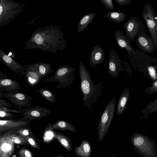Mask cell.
Segmentation results:
<instances>
[{
    "instance_id": "obj_1",
    "label": "cell",
    "mask_w": 157,
    "mask_h": 157,
    "mask_svg": "<svg viewBox=\"0 0 157 157\" xmlns=\"http://www.w3.org/2000/svg\"><path fill=\"white\" fill-rule=\"evenodd\" d=\"M79 68L83 105L84 107L90 108L102 95L104 87L102 85L101 80L96 84L93 83L90 72L82 61L79 63Z\"/></svg>"
},
{
    "instance_id": "obj_2",
    "label": "cell",
    "mask_w": 157,
    "mask_h": 157,
    "mask_svg": "<svg viewBox=\"0 0 157 157\" xmlns=\"http://www.w3.org/2000/svg\"><path fill=\"white\" fill-rule=\"evenodd\" d=\"M132 146L141 157H157V146L155 141L147 136L134 132L131 137Z\"/></svg>"
},
{
    "instance_id": "obj_3",
    "label": "cell",
    "mask_w": 157,
    "mask_h": 157,
    "mask_svg": "<svg viewBox=\"0 0 157 157\" xmlns=\"http://www.w3.org/2000/svg\"><path fill=\"white\" fill-rule=\"evenodd\" d=\"M75 69L68 65L59 66L54 75L46 79L45 82H58L56 86L58 90L68 87L75 79Z\"/></svg>"
},
{
    "instance_id": "obj_4",
    "label": "cell",
    "mask_w": 157,
    "mask_h": 157,
    "mask_svg": "<svg viewBox=\"0 0 157 157\" xmlns=\"http://www.w3.org/2000/svg\"><path fill=\"white\" fill-rule=\"evenodd\" d=\"M116 102L114 96L106 106L99 121L97 131L99 142L103 141L109 130L115 110Z\"/></svg>"
},
{
    "instance_id": "obj_5",
    "label": "cell",
    "mask_w": 157,
    "mask_h": 157,
    "mask_svg": "<svg viewBox=\"0 0 157 157\" xmlns=\"http://www.w3.org/2000/svg\"><path fill=\"white\" fill-rule=\"evenodd\" d=\"M142 16L153 39L155 50L157 51V13L152 6L147 3L144 6Z\"/></svg>"
},
{
    "instance_id": "obj_6",
    "label": "cell",
    "mask_w": 157,
    "mask_h": 157,
    "mask_svg": "<svg viewBox=\"0 0 157 157\" xmlns=\"http://www.w3.org/2000/svg\"><path fill=\"white\" fill-rule=\"evenodd\" d=\"M126 35L130 40L133 41L139 35H147L145 27L142 21L137 17L132 16L124 24Z\"/></svg>"
},
{
    "instance_id": "obj_7",
    "label": "cell",
    "mask_w": 157,
    "mask_h": 157,
    "mask_svg": "<svg viewBox=\"0 0 157 157\" xmlns=\"http://www.w3.org/2000/svg\"><path fill=\"white\" fill-rule=\"evenodd\" d=\"M2 96L10 101L14 105V107L18 110L32 105L33 98L29 95L20 92L15 93H3Z\"/></svg>"
},
{
    "instance_id": "obj_8",
    "label": "cell",
    "mask_w": 157,
    "mask_h": 157,
    "mask_svg": "<svg viewBox=\"0 0 157 157\" xmlns=\"http://www.w3.org/2000/svg\"><path fill=\"white\" fill-rule=\"evenodd\" d=\"M23 115V118L39 121L52 113L49 109L40 106L30 107L19 110Z\"/></svg>"
},
{
    "instance_id": "obj_9",
    "label": "cell",
    "mask_w": 157,
    "mask_h": 157,
    "mask_svg": "<svg viewBox=\"0 0 157 157\" xmlns=\"http://www.w3.org/2000/svg\"><path fill=\"white\" fill-rule=\"evenodd\" d=\"M108 70L113 79L118 77L120 71H124L120 57L113 48L109 52Z\"/></svg>"
},
{
    "instance_id": "obj_10",
    "label": "cell",
    "mask_w": 157,
    "mask_h": 157,
    "mask_svg": "<svg viewBox=\"0 0 157 157\" xmlns=\"http://www.w3.org/2000/svg\"><path fill=\"white\" fill-rule=\"evenodd\" d=\"M31 120L24 119L22 117L19 119L12 120H0V133L9 131L21 127L29 126L33 122Z\"/></svg>"
},
{
    "instance_id": "obj_11",
    "label": "cell",
    "mask_w": 157,
    "mask_h": 157,
    "mask_svg": "<svg viewBox=\"0 0 157 157\" xmlns=\"http://www.w3.org/2000/svg\"><path fill=\"white\" fill-rule=\"evenodd\" d=\"M114 36L119 47L121 48L125 49L129 56L132 57L134 56L136 52L131 41L126 35L124 34L123 32L119 29L115 30Z\"/></svg>"
},
{
    "instance_id": "obj_12",
    "label": "cell",
    "mask_w": 157,
    "mask_h": 157,
    "mask_svg": "<svg viewBox=\"0 0 157 157\" xmlns=\"http://www.w3.org/2000/svg\"><path fill=\"white\" fill-rule=\"evenodd\" d=\"M105 56V51L98 42L93 47L90 56L89 66L92 68L96 69L97 65L104 61Z\"/></svg>"
},
{
    "instance_id": "obj_13",
    "label": "cell",
    "mask_w": 157,
    "mask_h": 157,
    "mask_svg": "<svg viewBox=\"0 0 157 157\" xmlns=\"http://www.w3.org/2000/svg\"><path fill=\"white\" fill-rule=\"evenodd\" d=\"M21 84L15 80L10 78H5L0 79V98L2 99V92L6 91L8 93H15L19 92L21 90Z\"/></svg>"
},
{
    "instance_id": "obj_14",
    "label": "cell",
    "mask_w": 157,
    "mask_h": 157,
    "mask_svg": "<svg viewBox=\"0 0 157 157\" xmlns=\"http://www.w3.org/2000/svg\"><path fill=\"white\" fill-rule=\"evenodd\" d=\"M137 46L143 51L148 53H152L155 50L153 39L150 34L147 35H139L136 40Z\"/></svg>"
},
{
    "instance_id": "obj_15",
    "label": "cell",
    "mask_w": 157,
    "mask_h": 157,
    "mask_svg": "<svg viewBox=\"0 0 157 157\" xmlns=\"http://www.w3.org/2000/svg\"><path fill=\"white\" fill-rule=\"evenodd\" d=\"M25 71H30L37 74L41 79L52 73L54 70L51 67V64L43 63H37L25 65Z\"/></svg>"
},
{
    "instance_id": "obj_16",
    "label": "cell",
    "mask_w": 157,
    "mask_h": 157,
    "mask_svg": "<svg viewBox=\"0 0 157 157\" xmlns=\"http://www.w3.org/2000/svg\"><path fill=\"white\" fill-rule=\"evenodd\" d=\"M2 61L5 65L19 76H23L25 78L26 72L24 67L21 64L16 62L9 56L3 55Z\"/></svg>"
},
{
    "instance_id": "obj_17",
    "label": "cell",
    "mask_w": 157,
    "mask_h": 157,
    "mask_svg": "<svg viewBox=\"0 0 157 157\" xmlns=\"http://www.w3.org/2000/svg\"><path fill=\"white\" fill-rule=\"evenodd\" d=\"M46 129L49 131L54 129L60 130H69L73 132H76L77 130L71 123L63 120H59L53 124L48 123Z\"/></svg>"
},
{
    "instance_id": "obj_18",
    "label": "cell",
    "mask_w": 157,
    "mask_h": 157,
    "mask_svg": "<svg viewBox=\"0 0 157 157\" xmlns=\"http://www.w3.org/2000/svg\"><path fill=\"white\" fill-rule=\"evenodd\" d=\"M14 149V143L0 137V157H10Z\"/></svg>"
},
{
    "instance_id": "obj_19",
    "label": "cell",
    "mask_w": 157,
    "mask_h": 157,
    "mask_svg": "<svg viewBox=\"0 0 157 157\" xmlns=\"http://www.w3.org/2000/svg\"><path fill=\"white\" fill-rule=\"evenodd\" d=\"M130 90L126 87L122 91L117 107V114L120 116L123 114L128 103L130 98Z\"/></svg>"
},
{
    "instance_id": "obj_20",
    "label": "cell",
    "mask_w": 157,
    "mask_h": 157,
    "mask_svg": "<svg viewBox=\"0 0 157 157\" xmlns=\"http://www.w3.org/2000/svg\"><path fill=\"white\" fill-rule=\"evenodd\" d=\"M0 136L10 140L12 142L20 145H29L25 136L16 134L10 130L2 133Z\"/></svg>"
},
{
    "instance_id": "obj_21",
    "label": "cell",
    "mask_w": 157,
    "mask_h": 157,
    "mask_svg": "<svg viewBox=\"0 0 157 157\" xmlns=\"http://www.w3.org/2000/svg\"><path fill=\"white\" fill-rule=\"evenodd\" d=\"M74 151L76 155L79 157H90L92 148L88 141L84 140L80 145L74 147Z\"/></svg>"
},
{
    "instance_id": "obj_22",
    "label": "cell",
    "mask_w": 157,
    "mask_h": 157,
    "mask_svg": "<svg viewBox=\"0 0 157 157\" xmlns=\"http://www.w3.org/2000/svg\"><path fill=\"white\" fill-rule=\"evenodd\" d=\"M95 17V13L91 12L85 15L78 23L77 29L79 34L85 29L88 25L93 21Z\"/></svg>"
},
{
    "instance_id": "obj_23",
    "label": "cell",
    "mask_w": 157,
    "mask_h": 157,
    "mask_svg": "<svg viewBox=\"0 0 157 157\" xmlns=\"http://www.w3.org/2000/svg\"><path fill=\"white\" fill-rule=\"evenodd\" d=\"M54 137L56 139L61 145L68 151H71L72 143L71 140L67 137L60 133L53 132Z\"/></svg>"
},
{
    "instance_id": "obj_24",
    "label": "cell",
    "mask_w": 157,
    "mask_h": 157,
    "mask_svg": "<svg viewBox=\"0 0 157 157\" xmlns=\"http://www.w3.org/2000/svg\"><path fill=\"white\" fill-rule=\"evenodd\" d=\"M103 17L115 23H121L126 19V14L122 12L110 11L105 14Z\"/></svg>"
},
{
    "instance_id": "obj_25",
    "label": "cell",
    "mask_w": 157,
    "mask_h": 157,
    "mask_svg": "<svg viewBox=\"0 0 157 157\" xmlns=\"http://www.w3.org/2000/svg\"><path fill=\"white\" fill-rule=\"evenodd\" d=\"M157 111V98L150 102L141 111L140 118L142 119L148 117L149 115Z\"/></svg>"
},
{
    "instance_id": "obj_26",
    "label": "cell",
    "mask_w": 157,
    "mask_h": 157,
    "mask_svg": "<svg viewBox=\"0 0 157 157\" xmlns=\"http://www.w3.org/2000/svg\"><path fill=\"white\" fill-rule=\"evenodd\" d=\"M40 95L48 102L54 104L56 100V96L55 94L49 90L40 88L37 91Z\"/></svg>"
},
{
    "instance_id": "obj_27",
    "label": "cell",
    "mask_w": 157,
    "mask_h": 157,
    "mask_svg": "<svg viewBox=\"0 0 157 157\" xmlns=\"http://www.w3.org/2000/svg\"><path fill=\"white\" fill-rule=\"evenodd\" d=\"M25 71L26 75L25 78L28 84L33 87H35L41 78L37 74L34 72L30 71Z\"/></svg>"
},
{
    "instance_id": "obj_28",
    "label": "cell",
    "mask_w": 157,
    "mask_h": 157,
    "mask_svg": "<svg viewBox=\"0 0 157 157\" xmlns=\"http://www.w3.org/2000/svg\"><path fill=\"white\" fill-rule=\"evenodd\" d=\"M145 70L147 76L153 82L157 80V64L147 65Z\"/></svg>"
},
{
    "instance_id": "obj_29",
    "label": "cell",
    "mask_w": 157,
    "mask_h": 157,
    "mask_svg": "<svg viewBox=\"0 0 157 157\" xmlns=\"http://www.w3.org/2000/svg\"><path fill=\"white\" fill-rule=\"evenodd\" d=\"M11 131L16 134L24 136H28L33 135V133L29 126L20 127Z\"/></svg>"
},
{
    "instance_id": "obj_30",
    "label": "cell",
    "mask_w": 157,
    "mask_h": 157,
    "mask_svg": "<svg viewBox=\"0 0 157 157\" xmlns=\"http://www.w3.org/2000/svg\"><path fill=\"white\" fill-rule=\"evenodd\" d=\"M17 116L11 113L0 110V119L3 120H12L16 118Z\"/></svg>"
},
{
    "instance_id": "obj_31",
    "label": "cell",
    "mask_w": 157,
    "mask_h": 157,
    "mask_svg": "<svg viewBox=\"0 0 157 157\" xmlns=\"http://www.w3.org/2000/svg\"><path fill=\"white\" fill-rule=\"evenodd\" d=\"M26 140L30 145L33 147L39 150L40 147L37 142L36 139L33 135L28 136H25Z\"/></svg>"
},
{
    "instance_id": "obj_32",
    "label": "cell",
    "mask_w": 157,
    "mask_h": 157,
    "mask_svg": "<svg viewBox=\"0 0 157 157\" xmlns=\"http://www.w3.org/2000/svg\"><path fill=\"white\" fill-rule=\"evenodd\" d=\"M144 92L148 94H155L157 93V80L153 82L151 85L147 87Z\"/></svg>"
},
{
    "instance_id": "obj_33",
    "label": "cell",
    "mask_w": 157,
    "mask_h": 157,
    "mask_svg": "<svg viewBox=\"0 0 157 157\" xmlns=\"http://www.w3.org/2000/svg\"><path fill=\"white\" fill-rule=\"evenodd\" d=\"M20 157H33V155L28 149L25 148L20 149L18 152Z\"/></svg>"
},
{
    "instance_id": "obj_34",
    "label": "cell",
    "mask_w": 157,
    "mask_h": 157,
    "mask_svg": "<svg viewBox=\"0 0 157 157\" xmlns=\"http://www.w3.org/2000/svg\"><path fill=\"white\" fill-rule=\"evenodd\" d=\"M100 1L107 10H111L114 9L112 0H100Z\"/></svg>"
},
{
    "instance_id": "obj_35",
    "label": "cell",
    "mask_w": 157,
    "mask_h": 157,
    "mask_svg": "<svg viewBox=\"0 0 157 157\" xmlns=\"http://www.w3.org/2000/svg\"><path fill=\"white\" fill-rule=\"evenodd\" d=\"M12 105L5 99L0 98V107L10 108Z\"/></svg>"
},
{
    "instance_id": "obj_36",
    "label": "cell",
    "mask_w": 157,
    "mask_h": 157,
    "mask_svg": "<svg viewBox=\"0 0 157 157\" xmlns=\"http://www.w3.org/2000/svg\"><path fill=\"white\" fill-rule=\"evenodd\" d=\"M132 0H115L116 3L119 6H128L131 4Z\"/></svg>"
},
{
    "instance_id": "obj_37",
    "label": "cell",
    "mask_w": 157,
    "mask_h": 157,
    "mask_svg": "<svg viewBox=\"0 0 157 157\" xmlns=\"http://www.w3.org/2000/svg\"><path fill=\"white\" fill-rule=\"evenodd\" d=\"M0 111H3L7 112H10V113H21L20 111L18 110H17L16 109H10V108H5L3 107H0Z\"/></svg>"
},
{
    "instance_id": "obj_38",
    "label": "cell",
    "mask_w": 157,
    "mask_h": 157,
    "mask_svg": "<svg viewBox=\"0 0 157 157\" xmlns=\"http://www.w3.org/2000/svg\"><path fill=\"white\" fill-rule=\"evenodd\" d=\"M7 76V75L4 74L1 71H0V79L6 78Z\"/></svg>"
},
{
    "instance_id": "obj_39",
    "label": "cell",
    "mask_w": 157,
    "mask_h": 157,
    "mask_svg": "<svg viewBox=\"0 0 157 157\" xmlns=\"http://www.w3.org/2000/svg\"><path fill=\"white\" fill-rule=\"evenodd\" d=\"M52 157H63L61 156H60L55 155V156H52Z\"/></svg>"
}]
</instances>
